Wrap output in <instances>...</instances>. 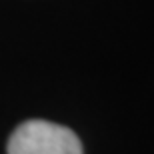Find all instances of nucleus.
Wrapping results in <instances>:
<instances>
[{"label": "nucleus", "instance_id": "f257e3e1", "mask_svg": "<svg viewBox=\"0 0 154 154\" xmlns=\"http://www.w3.org/2000/svg\"><path fill=\"white\" fill-rule=\"evenodd\" d=\"M6 154H82L74 132L48 120H26L12 130Z\"/></svg>", "mask_w": 154, "mask_h": 154}]
</instances>
